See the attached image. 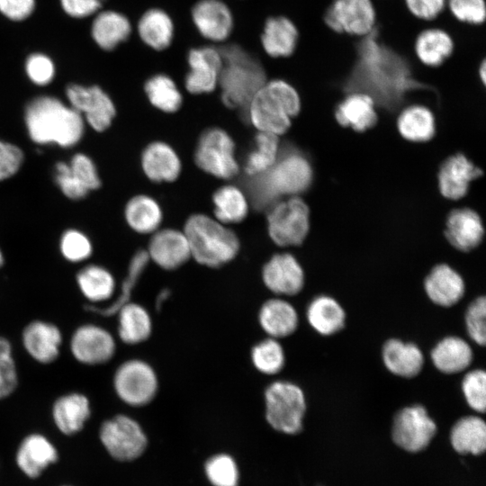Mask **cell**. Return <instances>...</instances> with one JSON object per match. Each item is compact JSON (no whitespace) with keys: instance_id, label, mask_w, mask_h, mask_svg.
I'll return each mask as SVG.
<instances>
[{"instance_id":"1","label":"cell","mask_w":486,"mask_h":486,"mask_svg":"<svg viewBox=\"0 0 486 486\" xmlns=\"http://www.w3.org/2000/svg\"><path fill=\"white\" fill-rule=\"evenodd\" d=\"M379 33L376 23L370 33L356 42V62L343 91L366 94L376 106L395 112L406 102L409 93L434 89L416 80L409 62L380 41Z\"/></svg>"},{"instance_id":"2","label":"cell","mask_w":486,"mask_h":486,"mask_svg":"<svg viewBox=\"0 0 486 486\" xmlns=\"http://www.w3.org/2000/svg\"><path fill=\"white\" fill-rule=\"evenodd\" d=\"M208 45L217 50L222 61L217 86L220 101L247 115L253 96L268 81L262 64L266 53L255 54L228 40H209Z\"/></svg>"},{"instance_id":"3","label":"cell","mask_w":486,"mask_h":486,"mask_svg":"<svg viewBox=\"0 0 486 486\" xmlns=\"http://www.w3.org/2000/svg\"><path fill=\"white\" fill-rule=\"evenodd\" d=\"M29 138L39 145H57L68 148L84 137L83 116L57 97L41 95L31 100L24 110Z\"/></svg>"},{"instance_id":"4","label":"cell","mask_w":486,"mask_h":486,"mask_svg":"<svg viewBox=\"0 0 486 486\" xmlns=\"http://www.w3.org/2000/svg\"><path fill=\"white\" fill-rule=\"evenodd\" d=\"M252 177L248 184L252 202L263 209L282 196L305 192L312 183L313 172L308 158L295 148L288 147L278 153L266 171Z\"/></svg>"},{"instance_id":"5","label":"cell","mask_w":486,"mask_h":486,"mask_svg":"<svg viewBox=\"0 0 486 486\" xmlns=\"http://www.w3.org/2000/svg\"><path fill=\"white\" fill-rule=\"evenodd\" d=\"M301 109V99L296 88L283 79L268 80L253 96L247 115L260 131L275 135L284 133L291 125V118Z\"/></svg>"},{"instance_id":"6","label":"cell","mask_w":486,"mask_h":486,"mask_svg":"<svg viewBox=\"0 0 486 486\" xmlns=\"http://www.w3.org/2000/svg\"><path fill=\"white\" fill-rule=\"evenodd\" d=\"M191 256L201 265L220 267L231 261L238 252L237 236L205 215L196 214L185 223Z\"/></svg>"},{"instance_id":"7","label":"cell","mask_w":486,"mask_h":486,"mask_svg":"<svg viewBox=\"0 0 486 486\" xmlns=\"http://www.w3.org/2000/svg\"><path fill=\"white\" fill-rule=\"evenodd\" d=\"M266 419L276 431L294 435L301 432L306 411L302 390L287 381L272 382L265 391Z\"/></svg>"},{"instance_id":"8","label":"cell","mask_w":486,"mask_h":486,"mask_svg":"<svg viewBox=\"0 0 486 486\" xmlns=\"http://www.w3.org/2000/svg\"><path fill=\"white\" fill-rule=\"evenodd\" d=\"M112 386L116 396L123 403L131 407H142L156 397L158 380L149 364L140 359H130L115 370Z\"/></svg>"},{"instance_id":"9","label":"cell","mask_w":486,"mask_h":486,"mask_svg":"<svg viewBox=\"0 0 486 486\" xmlns=\"http://www.w3.org/2000/svg\"><path fill=\"white\" fill-rule=\"evenodd\" d=\"M307 204L298 196H291L272 205L267 215L268 232L281 247L299 246L310 227Z\"/></svg>"},{"instance_id":"10","label":"cell","mask_w":486,"mask_h":486,"mask_svg":"<svg viewBox=\"0 0 486 486\" xmlns=\"http://www.w3.org/2000/svg\"><path fill=\"white\" fill-rule=\"evenodd\" d=\"M99 436L110 455L119 461H131L140 457L148 446V438L141 426L124 414L103 422Z\"/></svg>"},{"instance_id":"11","label":"cell","mask_w":486,"mask_h":486,"mask_svg":"<svg viewBox=\"0 0 486 486\" xmlns=\"http://www.w3.org/2000/svg\"><path fill=\"white\" fill-rule=\"evenodd\" d=\"M323 22L333 32L360 38L375 27L376 7L373 0H333Z\"/></svg>"},{"instance_id":"12","label":"cell","mask_w":486,"mask_h":486,"mask_svg":"<svg viewBox=\"0 0 486 486\" xmlns=\"http://www.w3.org/2000/svg\"><path fill=\"white\" fill-rule=\"evenodd\" d=\"M234 148V142L224 130H208L199 140L195 162L211 175L223 179L231 178L238 171Z\"/></svg>"},{"instance_id":"13","label":"cell","mask_w":486,"mask_h":486,"mask_svg":"<svg viewBox=\"0 0 486 486\" xmlns=\"http://www.w3.org/2000/svg\"><path fill=\"white\" fill-rule=\"evenodd\" d=\"M68 104L94 130L103 132L112 124L116 108L111 96L99 86L70 84L66 88Z\"/></svg>"},{"instance_id":"14","label":"cell","mask_w":486,"mask_h":486,"mask_svg":"<svg viewBox=\"0 0 486 486\" xmlns=\"http://www.w3.org/2000/svg\"><path fill=\"white\" fill-rule=\"evenodd\" d=\"M436 432L435 421L421 405L400 410L394 416L392 435L394 443L408 452L426 448Z\"/></svg>"},{"instance_id":"15","label":"cell","mask_w":486,"mask_h":486,"mask_svg":"<svg viewBox=\"0 0 486 486\" xmlns=\"http://www.w3.org/2000/svg\"><path fill=\"white\" fill-rule=\"evenodd\" d=\"M69 349L78 363L98 365L106 364L114 356L116 342L106 328L94 323H86L72 333Z\"/></svg>"},{"instance_id":"16","label":"cell","mask_w":486,"mask_h":486,"mask_svg":"<svg viewBox=\"0 0 486 486\" xmlns=\"http://www.w3.org/2000/svg\"><path fill=\"white\" fill-rule=\"evenodd\" d=\"M188 72L184 78V88L193 95L213 93L218 86L222 67L217 50L211 46L193 48L187 56Z\"/></svg>"},{"instance_id":"17","label":"cell","mask_w":486,"mask_h":486,"mask_svg":"<svg viewBox=\"0 0 486 486\" xmlns=\"http://www.w3.org/2000/svg\"><path fill=\"white\" fill-rule=\"evenodd\" d=\"M63 335L54 323L35 320L29 322L22 332V344L32 359L39 364L55 362L60 353Z\"/></svg>"},{"instance_id":"18","label":"cell","mask_w":486,"mask_h":486,"mask_svg":"<svg viewBox=\"0 0 486 486\" xmlns=\"http://www.w3.org/2000/svg\"><path fill=\"white\" fill-rule=\"evenodd\" d=\"M262 278L266 288L276 295L292 296L304 285V272L291 254H277L264 266Z\"/></svg>"},{"instance_id":"19","label":"cell","mask_w":486,"mask_h":486,"mask_svg":"<svg viewBox=\"0 0 486 486\" xmlns=\"http://www.w3.org/2000/svg\"><path fill=\"white\" fill-rule=\"evenodd\" d=\"M192 20L199 33L213 42L225 40L233 27V18L222 0H199L191 10Z\"/></svg>"},{"instance_id":"20","label":"cell","mask_w":486,"mask_h":486,"mask_svg":"<svg viewBox=\"0 0 486 486\" xmlns=\"http://www.w3.org/2000/svg\"><path fill=\"white\" fill-rule=\"evenodd\" d=\"M482 175V171L464 155H453L444 161L438 172L441 194L451 200L460 199L466 194L471 181Z\"/></svg>"},{"instance_id":"21","label":"cell","mask_w":486,"mask_h":486,"mask_svg":"<svg viewBox=\"0 0 486 486\" xmlns=\"http://www.w3.org/2000/svg\"><path fill=\"white\" fill-rule=\"evenodd\" d=\"M147 251L149 259L166 270L178 268L191 256L184 233L174 230L157 232L152 237Z\"/></svg>"},{"instance_id":"22","label":"cell","mask_w":486,"mask_h":486,"mask_svg":"<svg viewBox=\"0 0 486 486\" xmlns=\"http://www.w3.org/2000/svg\"><path fill=\"white\" fill-rule=\"evenodd\" d=\"M484 230L482 220L472 209H456L450 212L446 220L445 235L456 249L468 252L479 246Z\"/></svg>"},{"instance_id":"23","label":"cell","mask_w":486,"mask_h":486,"mask_svg":"<svg viewBox=\"0 0 486 486\" xmlns=\"http://www.w3.org/2000/svg\"><path fill=\"white\" fill-rule=\"evenodd\" d=\"M424 289L428 297L436 305L450 307L457 303L465 291L462 276L450 266L436 265L425 279Z\"/></svg>"},{"instance_id":"24","label":"cell","mask_w":486,"mask_h":486,"mask_svg":"<svg viewBox=\"0 0 486 486\" xmlns=\"http://www.w3.org/2000/svg\"><path fill=\"white\" fill-rule=\"evenodd\" d=\"M58 429L67 436L79 432L91 416V404L81 392H68L57 398L51 409Z\"/></svg>"},{"instance_id":"25","label":"cell","mask_w":486,"mask_h":486,"mask_svg":"<svg viewBox=\"0 0 486 486\" xmlns=\"http://www.w3.org/2000/svg\"><path fill=\"white\" fill-rule=\"evenodd\" d=\"M413 50L418 61L428 68H437L454 52V40L443 28L422 29L415 37Z\"/></svg>"},{"instance_id":"26","label":"cell","mask_w":486,"mask_h":486,"mask_svg":"<svg viewBox=\"0 0 486 486\" xmlns=\"http://www.w3.org/2000/svg\"><path fill=\"white\" fill-rule=\"evenodd\" d=\"M132 30L130 20L123 14L105 9L98 12L94 18L91 35L102 50L110 52L126 41Z\"/></svg>"},{"instance_id":"27","label":"cell","mask_w":486,"mask_h":486,"mask_svg":"<svg viewBox=\"0 0 486 486\" xmlns=\"http://www.w3.org/2000/svg\"><path fill=\"white\" fill-rule=\"evenodd\" d=\"M299 40L296 25L283 15L266 20L260 40L265 52L271 58H287L292 55Z\"/></svg>"},{"instance_id":"28","label":"cell","mask_w":486,"mask_h":486,"mask_svg":"<svg viewBox=\"0 0 486 486\" xmlns=\"http://www.w3.org/2000/svg\"><path fill=\"white\" fill-rule=\"evenodd\" d=\"M262 329L275 339L292 335L297 328L299 318L294 307L281 298L266 301L258 313Z\"/></svg>"},{"instance_id":"29","label":"cell","mask_w":486,"mask_h":486,"mask_svg":"<svg viewBox=\"0 0 486 486\" xmlns=\"http://www.w3.org/2000/svg\"><path fill=\"white\" fill-rule=\"evenodd\" d=\"M374 100L366 94L352 92L338 104L335 111L336 120L345 127L364 131L377 122Z\"/></svg>"},{"instance_id":"30","label":"cell","mask_w":486,"mask_h":486,"mask_svg":"<svg viewBox=\"0 0 486 486\" xmlns=\"http://www.w3.org/2000/svg\"><path fill=\"white\" fill-rule=\"evenodd\" d=\"M382 356L385 367L393 374L404 378L418 374L424 364L423 353L417 345L397 338L385 342Z\"/></svg>"},{"instance_id":"31","label":"cell","mask_w":486,"mask_h":486,"mask_svg":"<svg viewBox=\"0 0 486 486\" xmlns=\"http://www.w3.org/2000/svg\"><path fill=\"white\" fill-rule=\"evenodd\" d=\"M57 459L55 446L46 436L37 433L27 436L22 441L16 454L19 468L31 478L39 476L43 469Z\"/></svg>"},{"instance_id":"32","label":"cell","mask_w":486,"mask_h":486,"mask_svg":"<svg viewBox=\"0 0 486 486\" xmlns=\"http://www.w3.org/2000/svg\"><path fill=\"white\" fill-rule=\"evenodd\" d=\"M76 282L81 294L89 304H96L111 300L116 290L112 274L99 265H87L76 275Z\"/></svg>"},{"instance_id":"33","label":"cell","mask_w":486,"mask_h":486,"mask_svg":"<svg viewBox=\"0 0 486 486\" xmlns=\"http://www.w3.org/2000/svg\"><path fill=\"white\" fill-rule=\"evenodd\" d=\"M142 168L155 182H171L180 173L181 164L176 152L166 144L154 142L142 154Z\"/></svg>"},{"instance_id":"34","label":"cell","mask_w":486,"mask_h":486,"mask_svg":"<svg viewBox=\"0 0 486 486\" xmlns=\"http://www.w3.org/2000/svg\"><path fill=\"white\" fill-rule=\"evenodd\" d=\"M430 356L435 367L448 374L464 371L472 361L470 345L458 337H446L440 340Z\"/></svg>"},{"instance_id":"35","label":"cell","mask_w":486,"mask_h":486,"mask_svg":"<svg viewBox=\"0 0 486 486\" xmlns=\"http://www.w3.org/2000/svg\"><path fill=\"white\" fill-rule=\"evenodd\" d=\"M118 336L127 345H138L152 332V320L148 311L140 304L130 302L118 311Z\"/></svg>"},{"instance_id":"36","label":"cell","mask_w":486,"mask_h":486,"mask_svg":"<svg viewBox=\"0 0 486 486\" xmlns=\"http://www.w3.org/2000/svg\"><path fill=\"white\" fill-rule=\"evenodd\" d=\"M149 260L147 250L140 249L137 251L129 264L127 275L121 284L118 296L105 306L88 303L84 306V310L105 318L116 315L123 305L130 302L131 293Z\"/></svg>"},{"instance_id":"37","label":"cell","mask_w":486,"mask_h":486,"mask_svg":"<svg viewBox=\"0 0 486 486\" xmlns=\"http://www.w3.org/2000/svg\"><path fill=\"white\" fill-rule=\"evenodd\" d=\"M136 29L141 41L155 50L166 49L174 33L170 16L159 8H150L144 12Z\"/></svg>"},{"instance_id":"38","label":"cell","mask_w":486,"mask_h":486,"mask_svg":"<svg viewBox=\"0 0 486 486\" xmlns=\"http://www.w3.org/2000/svg\"><path fill=\"white\" fill-rule=\"evenodd\" d=\"M310 325L320 335L330 336L345 326L346 313L334 298L320 295L314 298L307 308Z\"/></svg>"},{"instance_id":"39","label":"cell","mask_w":486,"mask_h":486,"mask_svg":"<svg viewBox=\"0 0 486 486\" xmlns=\"http://www.w3.org/2000/svg\"><path fill=\"white\" fill-rule=\"evenodd\" d=\"M450 440L454 449L462 454H481L486 448V425L477 416L458 419L451 429Z\"/></svg>"},{"instance_id":"40","label":"cell","mask_w":486,"mask_h":486,"mask_svg":"<svg viewBox=\"0 0 486 486\" xmlns=\"http://www.w3.org/2000/svg\"><path fill=\"white\" fill-rule=\"evenodd\" d=\"M397 122L400 135L410 141H428L436 132L434 115L425 106L412 105L405 108Z\"/></svg>"},{"instance_id":"41","label":"cell","mask_w":486,"mask_h":486,"mask_svg":"<svg viewBox=\"0 0 486 486\" xmlns=\"http://www.w3.org/2000/svg\"><path fill=\"white\" fill-rule=\"evenodd\" d=\"M143 91L148 102L163 112H175L182 106L183 94L174 79L166 74L149 76L143 85Z\"/></svg>"},{"instance_id":"42","label":"cell","mask_w":486,"mask_h":486,"mask_svg":"<svg viewBox=\"0 0 486 486\" xmlns=\"http://www.w3.org/2000/svg\"><path fill=\"white\" fill-rule=\"evenodd\" d=\"M125 219L135 231L148 233L158 227L162 213L158 204L152 198L137 195L126 204Z\"/></svg>"},{"instance_id":"43","label":"cell","mask_w":486,"mask_h":486,"mask_svg":"<svg viewBox=\"0 0 486 486\" xmlns=\"http://www.w3.org/2000/svg\"><path fill=\"white\" fill-rule=\"evenodd\" d=\"M213 203L216 218L224 223L239 222L247 216V200L235 186L220 188L213 195Z\"/></svg>"},{"instance_id":"44","label":"cell","mask_w":486,"mask_h":486,"mask_svg":"<svg viewBox=\"0 0 486 486\" xmlns=\"http://www.w3.org/2000/svg\"><path fill=\"white\" fill-rule=\"evenodd\" d=\"M278 153L277 135L260 131L256 138L255 148L245 162L247 175L254 176L266 171L276 160Z\"/></svg>"},{"instance_id":"45","label":"cell","mask_w":486,"mask_h":486,"mask_svg":"<svg viewBox=\"0 0 486 486\" xmlns=\"http://www.w3.org/2000/svg\"><path fill=\"white\" fill-rule=\"evenodd\" d=\"M251 360L261 374L273 375L284 368L285 355L278 340L268 337L253 346Z\"/></svg>"},{"instance_id":"46","label":"cell","mask_w":486,"mask_h":486,"mask_svg":"<svg viewBox=\"0 0 486 486\" xmlns=\"http://www.w3.org/2000/svg\"><path fill=\"white\" fill-rule=\"evenodd\" d=\"M58 247L63 258L70 263L86 261L93 254L91 239L76 229L65 230L60 237Z\"/></svg>"},{"instance_id":"47","label":"cell","mask_w":486,"mask_h":486,"mask_svg":"<svg viewBox=\"0 0 486 486\" xmlns=\"http://www.w3.org/2000/svg\"><path fill=\"white\" fill-rule=\"evenodd\" d=\"M205 473L213 486H238V466L234 459L227 454H219L208 459L205 463Z\"/></svg>"},{"instance_id":"48","label":"cell","mask_w":486,"mask_h":486,"mask_svg":"<svg viewBox=\"0 0 486 486\" xmlns=\"http://www.w3.org/2000/svg\"><path fill=\"white\" fill-rule=\"evenodd\" d=\"M19 382L16 363L10 341L0 336V400L9 397Z\"/></svg>"},{"instance_id":"49","label":"cell","mask_w":486,"mask_h":486,"mask_svg":"<svg viewBox=\"0 0 486 486\" xmlns=\"http://www.w3.org/2000/svg\"><path fill=\"white\" fill-rule=\"evenodd\" d=\"M449 13L455 21L480 26L486 19L485 0H446Z\"/></svg>"},{"instance_id":"50","label":"cell","mask_w":486,"mask_h":486,"mask_svg":"<svg viewBox=\"0 0 486 486\" xmlns=\"http://www.w3.org/2000/svg\"><path fill=\"white\" fill-rule=\"evenodd\" d=\"M462 390L470 408L483 413L486 407L485 372L482 369H476L467 373L462 382Z\"/></svg>"},{"instance_id":"51","label":"cell","mask_w":486,"mask_h":486,"mask_svg":"<svg viewBox=\"0 0 486 486\" xmlns=\"http://www.w3.org/2000/svg\"><path fill=\"white\" fill-rule=\"evenodd\" d=\"M486 300L484 296L476 298L469 305L465 314V324L469 337L476 344L483 346L486 342Z\"/></svg>"},{"instance_id":"52","label":"cell","mask_w":486,"mask_h":486,"mask_svg":"<svg viewBox=\"0 0 486 486\" xmlns=\"http://www.w3.org/2000/svg\"><path fill=\"white\" fill-rule=\"evenodd\" d=\"M69 167L76 178L90 192L101 186V178L93 159L85 153H76L70 159Z\"/></svg>"},{"instance_id":"53","label":"cell","mask_w":486,"mask_h":486,"mask_svg":"<svg viewBox=\"0 0 486 486\" xmlns=\"http://www.w3.org/2000/svg\"><path fill=\"white\" fill-rule=\"evenodd\" d=\"M54 180L61 193L73 201L84 199L89 191L76 178L68 163L58 161L55 164Z\"/></svg>"},{"instance_id":"54","label":"cell","mask_w":486,"mask_h":486,"mask_svg":"<svg viewBox=\"0 0 486 486\" xmlns=\"http://www.w3.org/2000/svg\"><path fill=\"white\" fill-rule=\"evenodd\" d=\"M25 72L32 83L44 86L53 80L56 70L50 57L42 53H33L25 61Z\"/></svg>"},{"instance_id":"55","label":"cell","mask_w":486,"mask_h":486,"mask_svg":"<svg viewBox=\"0 0 486 486\" xmlns=\"http://www.w3.org/2000/svg\"><path fill=\"white\" fill-rule=\"evenodd\" d=\"M23 161L24 153L19 146L0 140V182L16 175Z\"/></svg>"},{"instance_id":"56","label":"cell","mask_w":486,"mask_h":486,"mask_svg":"<svg viewBox=\"0 0 486 486\" xmlns=\"http://www.w3.org/2000/svg\"><path fill=\"white\" fill-rule=\"evenodd\" d=\"M408 12L417 20H436L446 7V0H403Z\"/></svg>"},{"instance_id":"57","label":"cell","mask_w":486,"mask_h":486,"mask_svg":"<svg viewBox=\"0 0 486 486\" xmlns=\"http://www.w3.org/2000/svg\"><path fill=\"white\" fill-rule=\"evenodd\" d=\"M35 8V0H0V13L12 21H22Z\"/></svg>"},{"instance_id":"58","label":"cell","mask_w":486,"mask_h":486,"mask_svg":"<svg viewBox=\"0 0 486 486\" xmlns=\"http://www.w3.org/2000/svg\"><path fill=\"white\" fill-rule=\"evenodd\" d=\"M64 12L74 18H84L99 12L102 0H59Z\"/></svg>"},{"instance_id":"59","label":"cell","mask_w":486,"mask_h":486,"mask_svg":"<svg viewBox=\"0 0 486 486\" xmlns=\"http://www.w3.org/2000/svg\"><path fill=\"white\" fill-rule=\"evenodd\" d=\"M479 77L483 85L486 83V61L485 58H482L481 62L479 63Z\"/></svg>"},{"instance_id":"60","label":"cell","mask_w":486,"mask_h":486,"mask_svg":"<svg viewBox=\"0 0 486 486\" xmlns=\"http://www.w3.org/2000/svg\"><path fill=\"white\" fill-rule=\"evenodd\" d=\"M4 256L2 249L0 248V268L4 266Z\"/></svg>"}]
</instances>
